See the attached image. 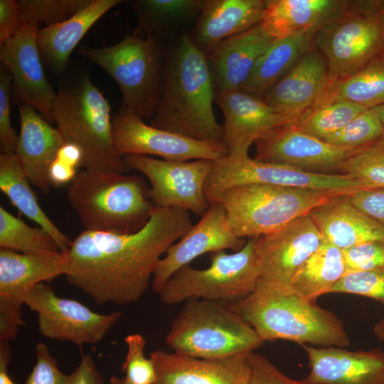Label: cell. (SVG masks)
Segmentation results:
<instances>
[{
  "instance_id": "816d5d0a",
  "label": "cell",
  "mask_w": 384,
  "mask_h": 384,
  "mask_svg": "<svg viewBox=\"0 0 384 384\" xmlns=\"http://www.w3.org/2000/svg\"><path fill=\"white\" fill-rule=\"evenodd\" d=\"M373 332L380 341H384V318L375 325Z\"/></svg>"
},
{
  "instance_id": "2e32d148",
  "label": "cell",
  "mask_w": 384,
  "mask_h": 384,
  "mask_svg": "<svg viewBox=\"0 0 384 384\" xmlns=\"http://www.w3.org/2000/svg\"><path fill=\"white\" fill-rule=\"evenodd\" d=\"M324 237L306 215L267 235L255 238L257 285L288 286Z\"/></svg>"
},
{
  "instance_id": "4fadbf2b",
  "label": "cell",
  "mask_w": 384,
  "mask_h": 384,
  "mask_svg": "<svg viewBox=\"0 0 384 384\" xmlns=\"http://www.w3.org/2000/svg\"><path fill=\"white\" fill-rule=\"evenodd\" d=\"M123 159L130 169L148 178V198L155 206L180 208L201 216L208 209L204 186L214 161H166L146 155H127Z\"/></svg>"
},
{
  "instance_id": "74e56055",
  "label": "cell",
  "mask_w": 384,
  "mask_h": 384,
  "mask_svg": "<svg viewBox=\"0 0 384 384\" xmlns=\"http://www.w3.org/2000/svg\"><path fill=\"white\" fill-rule=\"evenodd\" d=\"M26 23L46 26L63 22L88 6L93 0H17Z\"/></svg>"
},
{
  "instance_id": "bcb514c9",
  "label": "cell",
  "mask_w": 384,
  "mask_h": 384,
  "mask_svg": "<svg viewBox=\"0 0 384 384\" xmlns=\"http://www.w3.org/2000/svg\"><path fill=\"white\" fill-rule=\"evenodd\" d=\"M246 356L251 371L250 384H310L289 378L262 354L251 351Z\"/></svg>"
},
{
  "instance_id": "f546056e",
  "label": "cell",
  "mask_w": 384,
  "mask_h": 384,
  "mask_svg": "<svg viewBox=\"0 0 384 384\" xmlns=\"http://www.w3.org/2000/svg\"><path fill=\"white\" fill-rule=\"evenodd\" d=\"M351 1L267 0L261 25L275 39L318 30L338 17Z\"/></svg>"
},
{
  "instance_id": "7a4b0ae2",
  "label": "cell",
  "mask_w": 384,
  "mask_h": 384,
  "mask_svg": "<svg viewBox=\"0 0 384 384\" xmlns=\"http://www.w3.org/2000/svg\"><path fill=\"white\" fill-rule=\"evenodd\" d=\"M215 96L206 55L185 33L165 47L163 95L149 124L198 141L221 142Z\"/></svg>"
},
{
  "instance_id": "60d3db41",
  "label": "cell",
  "mask_w": 384,
  "mask_h": 384,
  "mask_svg": "<svg viewBox=\"0 0 384 384\" xmlns=\"http://www.w3.org/2000/svg\"><path fill=\"white\" fill-rule=\"evenodd\" d=\"M127 352L122 365L124 378L130 384H154L156 380L154 363L151 358L144 356L146 339L139 334L124 338Z\"/></svg>"
},
{
  "instance_id": "ffe728a7",
  "label": "cell",
  "mask_w": 384,
  "mask_h": 384,
  "mask_svg": "<svg viewBox=\"0 0 384 384\" xmlns=\"http://www.w3.org/2000/svg\"><path fill=\"white\" fill-rule=\"evenodd\" d=\"M214 103L224 116L221 143L229 155L248 154L258 137L274 127L293 123L262 98L238 90L215 95Z\"/></svg>"
},
{
  "instance_id": "d590c367",
  "label": "cell",
  "mask_w": 384,
  "mask_h": 384,
  "mask_svg": "<svg viewBox=\"0 0 384 384\" xmlns=\"http://www.w3.org/2000/svg\"><path fill=\"white\" fill-rule=\"evenodd\" d=\"M366 110L350 102H334L309 111L294 124L300 130L324 140Z\"/></svg>"
},
{
  "instance_id": "ab89813d",
  "label": "cell",
  "mask_w": 384,
  "mask_h": 384,
  "mask_svg": "<svg viewBox=\"0 0 384 384\" xmlns=\"http://www.w3.org/2000/svg\"><path fill=\"white\" fill-rule=\"evenodd\" d=\"M331 293L366 297L384 306V265L369 270L346 273L327 292Z\"/></svg>"
},
{
  "instance_id": "9c48e42d",
  "label": "cell",
  "mask_w": 384,
  "mask_h": 384,
  "mask_svg": "<svg viewBox=\"0 0 384 384\" xmlns=\"http://www.w3.org/2000/svg\"><path fill=\"white\" fill-rule=\"evenodd\" d=\"M380 1H351L338 17L316 31L314 48L326 60L329 85L350 77L384 53Z\"/></svg>"
},
{
  "instance_id": "52a82bcc",
  "label": "cell",
  "mask_w": 384,
  "mask_h": 384,
  "mask_svg": "<svg viewBox=\"0 0 384 384\" xmlns=\"http://www.w3.org/2000/svg\"><path fill=\"white\" fill-rule=\"evenodd\" d=\"M165 47L154 38L127 33L112 46L82 45L78 52L115 81L122 93L121 107L144 119L156 114L161 100Z\"/></svg>"
},
{
  "instance_id": "8d00e7d4",
  "label": "cell",
  "mask_w": 384,
  "mask_h": 384,
  "mask_svg": "<svg viewBox=\"0 0 384 384\" xmlns=\"http://www.w3.org/2000/svg\"><path fill=\"white\" fill-rule=\"evenodd\" d=\"M383 136L380 119L373 109H368L323 141L340 146L360 148L378 142Z\"/></svg>"
},
{
  "instance_id": "4316f807",
  "label": "cell",
  "mask_w": 384,
  "mask_h": 384,
  "mask_svg": "<svg viewBox=\"0 0 384 384\" xmlns=\"http://www.w3.org/2000/svg\"><path fill=\"white\" fill-rule=\"evenodd\" d=\"M308 215L324 238L341 250L368 242H384V226L359 210L348 194L332 197Z\"/></svg>"
},
{
  "instance_id": "c3c4849f",
  "label": "cell",
  "mask_w": 384,
  "mask_h": 384,
  "mask_svg": "<svg viewBox=\"0 0 384 384\" xmlns=\"http://www.w3.org/2000/svg\"><path fill=\"white\" fill-rule=\"evenodd\" d=\"M26 25L16 0H0V46Z\"/></svg>"
},
{
  "instance_id": "7dc6e473",
  "label": "cell",
  "mask_w": 384,
  "mask_h": 384,
  "mask_svg": "<svg viewBox=\"0 0 384 384\" xmlns=\"http://www.w3.org/2000/svg\"><path fill=\"white\" fill-rule=\"evenodd\" d=\"M348 197L359 210L384 226V188L358 190Z\"/></svg>"
},
{
  "instance_id": "ac0fdd59",
  "label": "cell",
  "mask_w": 384,
  "mask_h": 384,
  "mask_svg": "<svg viewBox=\"0 0 384 384\" xmlns=\"http://www.w3.org/2000/svg\"><path fill=\"white\" fill-rule=\"evenodd\" d=\"M254 144L257 161L287 165L314 173L341 170L343 164L363 148L329 144L300 130L294 123L269 130Z\"/></svg>"
},
{
  "instance_id": "d4e9b609",
  "label": "cell",
  "mask_w": 384,
  "mask_h": 384,
  "mask_svg": "<svg viewBox=\"0 0 384 384\" xmlns=\"http://www.w3.org/2000/svg\"><path fill=\"white\" fill-rule=\"evenodd\" d=\"M20 133L15 154L31 183L47 194L51 186L49 169L65 140L36 110L20 104Z\"/></svg>"
},
{
  "instance_id": "f6af8a7d",
  "label": "cell",
  "mask_w": 384,
  "mask_h": 384,
  "mask_svg": "<svg viewBox=\"0 0 384 384\" xmlns=\"http://www.w3.org/2000/svg\"><path fill=\"white\" fill-rule=\"evenodd\" d=\"M36 362L24 384H66L68 375L58 367L48 346L38 342L35 346Z\"/></svg>"
},
{
  "instance_id": "30bf717a",
  "label": "cell",
  "mask_w": 384,
  "mask_h": 384,
  "mask_svg": "<svg viewBox=\"0 0 384 384\" xmlns=\"http://www.w3.org/2000/svg\"><path fill=\"white\" fill-rule=\"evenodd\" d=\"M210 260L206 269L186 265L177 270L159 292L161 302L167 305L193 299L233 302L255 289L258 281L255 238L234 253L212 252Z\"/></svg>"
},
{
  "instance_id": "9f6ffc18",
  "label": "cell",
  "mask_w": 384,
  "mask_h": 384,
  "mask_svg": "<svg viewBox=\"0 0 384 384\" xmlns=\"http://www.w3.org/2000/svg\"><path fill=\"white\" fill-rule=\"evenodd\" d=\"M380 8H381L382 14L384 16V0L380 1Z\"/></svg>"
},
{
  "instance_id": "d6986e66",
  "label": "cell",
  "mask_w": 384,
  "mask_h": 384,
  "mask_svg": "<svg viewBox=\"0 0 384 384\" xmlns=\"http://www.w3.org/2000/svg\"><path fill=\"white\" fill-rule=\"evenodd\" d=\"M245 244V240L238 237L230 226L223 206L218 202L211 203L201 220L171 245L161 258L153 276L151 289L159 294L177 270L200 255L226 249L237 252Z\"/></svg>"
},
{
  "instance_id": "83f0119b",
  "label": "cell",
  "mask_w": 384,
  "mask_h": 384,
  "mask_svg": "<svg viewBox=\"0 0 384 384\" xmlns=\"http://www.w3.org/2000/svg\"><path fill=\"white\" fill-rule=\"evenodd\" d=\"M125 4L137 20L131 34L143 39L152 38L167 46L189 33L206 0H129Z\"/></svg>"
},
{
  "instance_id": "484cf974",
  "label": "cell",
  "mask_w": 384,
  "mask_h": 384,
  "mask_svg": "<svg viewBox=\"0 0 384 384\" xmlns=\"http://www.w3.org/2000/svg\"><path fill=\"white\" fill-rule=\"evenodd\" d=\"M263 0H206L188 35L204 54L223 40L261 23Z\"/></svg>"
},
{
  "instance_id": "db71d44e",
  "label": "cell",
  "mask_w": 384,
  "mask_h": 384,
  "mask_svg": "<svg viewBox=\"0 0 384 384\" xmlns=\"http://www.w3.org/2000/svg\"><path fill=\"white\" fill-rule=\"evenodd\" d=\"M110 384H130L125 378H119L116 376H112L110 378Z\"/></svg>"
},
{
  "instance_id": "5b68a950",
  "label": "cell",
  "mask_w": 384,
  "mask_h": 384,
  "mask_svg": "<svg viewBox=\"0 0 384 384\" xmlns=\"http://www.w3.org/2000/svg\"><path fill=\"white\" fill-rule=\"evenodd\" d=\"M111 107L87 74L61 82L53 118L65 142L78 146L85 169L126 174L131 169L115 151Z\"/></svg>"
},
{
  "instance_id": "11a10c76",
  "label": "cell",
  "mask_w": 384,
  "mask_h": 384,
  "mask_svg": "<svg viewBox=\"0 0 384 384\" xmlns=\"http://www.w3.org/2000/svg\"><path fill=\"white\" fill-rule=\"evenodd\" d=\"M375 147L384 154V138L374 143Z\"/></svg>"
},
{
  "instance_id": "44dd1931",
  "label": "cell",
  "mask_w": 384,
  "mask_h": 384,
  "mask_svg": "<svg viewBox=\"0 0 384 384\" xmlns=\"http://www.w3.org/2000/svg\"><path fill=\"white\" fill-rule=\"evenodd\" d=\"M309 359L310 384H384V351L302 344Z\"/></svg>"
},
{
  "instance_id": "3957f363",
  "label": "cell",
  "mask_w": 384,
  "mask_h": 384,
  "mask_svg": "<svg viewBox=\"0 0 384 384\" xmlns=\"http://www.w3.org/2000/svg\"><path fill=\"white\" fill-rule=\"evenodd\" d=\"M228 305L264 342L282 339L324 347L350 345L344 325L334 312L289 286L257 285L251 294Z\"/></svg>"
},
{
  "instance_id": "7402d4cb",
  "label": "cell",
  "mask_w": 384,
  "mask_h": 384,
  "mask_svg": "<svg viewBox=\"0 0 384 384\" xmlns=\"http://www.w3.org/2000/svg\"><path fill=\"white\" fill-rule=\"evenodd\" d=\"M328 85L326 60L313 48L304 53L262 99L294 123L315 105Z\"/></svg>"
},
{
  "instance_id": "9a60e30c",
  "label": "cell",
  "mask_w": 384,
  "mask_h": 384,
  "mask_svg": "<svg viewBox=\"0 0 384 384\" xmlns=\"http://www.w3.org/2000/svg\"><path fill=\"white\" fill-rule=\"evenodd\" d=\"M114 146L117 154L155 155L166 161H216L228 154L221 142H201L146 124L120 107L112 116Z\"/></svg>"
},
{
  "instance_id": "5bb4252c",
  "label": "cell",
  "mask_w": 384,
  "mask_h": 384,
  "mask_svg": "<svg viewBox=\"0 0 384 384\" xmlns=\"http://www.w3.org/2000/svg\"><path fill=\"white\" fill-rule=\"evenodd\" d=\"M24 304L37 314L43 336L73 342L80 348L102 341L122 316L119 311L98 314L78 300L59 297L51 285L45 282L38 284L28 293Z\"/></svg>"
},
{
  "instance_id": "ee69618b",
  "label": "cell",
  "mask_w": 384,
  "mask_h": 384,
  "mask_svg": "<svg viewBox=\"0 0 384 384\" xmlns=\"http://www.w3.org/2000/svg\"><path fill=\"white\" fill-rule=\"evenodd\" d=\"M81 161L80 149L73 144L65 142L49 169L51 186L58 187L70 183L77 175V168L81 166Z\"/></svg>"
},
{
  "instance_id": "d6a6232c",
  "label": "cell",
  "mask_w": 384,
  "mask_h": 384,
  "mask_svg": "<svg viewBox=\"0 0 384 384\" xmlns=\"http://www.w3.org/2000/svg\"><path fill=\"white\" fill-rule=\"evenodd\" d=\"M347 273L342 250L324 239L305 260L288 285L305 299L316 302Z\"/></svg>"
},
{
  "instance_id": "8fae6325",
  "label": "cell",
  "mask_w": 384,
  "mask_h": 384,
  "mask_svg": "<svg viewBox=\"0 0 384 384\" xmlns=\"http://www.w3.org/2000/svg\"><path fill=\"white\" fill-rule=\"evenodd\" d=\"M262 183L350 194L364 189L350 176L314 173L279 164L267 163L245 155H229L214 161L204 186L209 203L225 191L239 185Z\"/></svg>"
},
{
  "instance_id": "277c9868",
  "label": "cell",
  "mask_w": 384,
  "mask_h": 384,
  "mask_svg": "<svg viewBox=\"0 0 384 384\" xmlns=\"http://www.w3.org/2000/svg\"><path fill=\"white\" fill-rule=\"evenodd\" d=\"M149 189L139 175L85 169L67 196L85 230L131 234L147 224L155 207Z\"/></svg>"
},
{
  "instance_id": "6da1fadb",
  "label": "cell",
  "mask_w": 384,
  "mask_h": 384,
  "mask_svg": "<svg viewBox=\"0 0 384 384\" xmlns=\"http://www.w3.org/2000/svg\"><path fill=\"white\" fill-rule=\"evenodd\" d=\"M192 225L189 211L155 206L137 233L85 230L68 251L66 281L98 304L137 302L149 287L161 255Z\"/></svg>"
},
{
  "instance_id": "681fc988",
  "label": "cell",
  "mask_w": 384,
  "mask_h": 384,
  "mask_svg": "<svg viewBox=\"0 0 384 384\" xmlns=\"http://www.w3.org/2000/svg\"><path fill=\"white\" fill-rule=\"evenodd\" d=\"M66 384H105L90 353L82 354L78 366L68 375Z\"/></svg>"
},
{
  "instance_id": "836d02e7",
  "label": "cell",
  "mask_w": 384,
  "mask_h": 384,
  "mask_svg": "<svg viewBox=\"0 0 384 384\" xmlns=\"http://www.w3.org/2000/svg\"><path fill=\"white\" fill-rule=\"evenodd\" d=\"M339 101L350 102L366 109L384 104V53L350 77L330 83L309 111Z\"/></svg>"
},
{
  "instance_id": "603a6c76",
  "label": "cell",
  "mask_w": 384,
  "mask_h": 384,
  "mask_svg": "<svg viewBox=\"0 0 384 384\" xmlns=\"http://www.w3.org/2000/svg\"><path fill=\"white\" fill-rule=\"evenodd\" d=\"M276 40L259 23L223 40L206 52L215 95L238 90Z\"/></svg>"
},
{
  "instance_id": "b9f144b4",
  "label": "cell",
  "mask_w": 384,
  "mask_h": 384,
  "mask_svg": "<svg viewBox=\"0 0 384 384\" xmlns=\"http://www.w3.org/2000/svg\"><path fill=\"white\" fill-rule=\"evenodd\" d=\"M12 77L9 69L0 64V148L1 153H15L18 135L11 125L10 107L11 102Z\"/></svg>"
},
{
  "instance_id": "7bdbcfd3",
  "label": "cell",
  "mask_w": 384,
  "mask_h": 384,
  "mask_svg": "<svg viewBox=\"0 0 384 384\" xmlns=\"http://www.w3.org/2000/svg\"><path fill=\"white\" fill-rule=\"evenodd\" d=\"M342 251L347 272L369 270L384 265V242H368Z\"/></svg>"
},
{
  "instance_id": "e575fe53",
  "label": "cell",
  "mask_w": 384,
  "mask_h": 384,
  "mask_svg": "<svg viewBox=\"0 0 384 384\" xmlns=\"http://www.w3.org/2000/svg\"><path fill=\"white\" fill-rule=\"evenodd\" d=\"M0 247L24 254L60 251L54 240L41 228H32L0 207Z\"/></svg>"
},
{
  "instance_id": "1f68e13d",
  "label": "cell",
  "mask_w": 384,
  "mask_h": 384,
  "mask_svg": "<svg viewBox=\"0 0 384 384\" xmlns=\"http://www.w3.org/2000/svg\"><path fill=\"white\" fill-rule=\"evenodd\" d=\"M27 175L15 153L0 154V189L22 214L37 223L68 252L72 241L50 220L40 206Z\"/></svg>"
},
{
  "instance_id": "4dcf8cb0",
  "label": "cell",
  "mask_w": 384,
  "mask_h": 384,
  "mask_svg": "<svg viewBox=\"0 0 384 384\" xmlns=\"http://www.w3.org/2000/svg\"><path fill=\"white\" fill-rule=\"evenodd\" d=\"M316 31L306 30L277 39L260 58L238 90L262 98L304 53L314 48Z\"/></svg>"
},
{
  "instance_id": "e0dca14e",
  "label": "cell",
  "mask_w": 384,
  "mask_h": 384,
  "mask_svg": "<svg viewBox=\"0 0 384 384\" xmlns=\"http://www.w3.org/2000/svg\"><path fill=\"white\" fill-rule=\"evenodd\" d=\"M40 23H26L0 46V62L10 71L11 103L33 107L49 124L54 122L53 107L57 92L45 75L37 44Z\"/></svg>"
},
{
  "instance_id": "f907efd6",
  "label": "cell",
  "mask_w": 384,
  "mask_h": 384,
  "mask_svg": "<svg viewBox=\"0 0 384 384\" xmlns=\"http://www.w3.org/2000/svg\"><path fill=\"white\" fill-rule=\"evenodd\" d=\"M12 348L8 340H0V384H16L9 374Z\"/></svg>"
},
{
  "instance_id": "cb8c5ba5",
  "label": "cell",
  "mask_w": 384,
  "mask_h": 384,
  "mask_svg": "<svg viewBox=\"0 0 384 384\" xmlns=\"http://www.w3.org/2000/svg\"><path fill=\"white\" fill-rule=\"evenodd\" d=\"M246 354L201 359L157 349L149 354L156 370L154 384H250Z\"/></svg>"
},
{
  "instance_id": "f5cc1de1",
  "label": "cell",
  "mask_w": 384,
  "mask_h": 384,
  "mask_svg": "<svg viewBox=\"0 0 384 384\" xmlns=\"http://www.w3.org/2000/svg\"><path fill=\"white\" fill-rule=\"evenodd\" d=\"M371 109H373L378 114L379 118L381 120V122H382L383 126V138H384V104H383L381 105H379V106H377V107H375L371 108Z\"/></svg>"
},
{
  "instance_id": "ba28073f",
  "label": "cell",
  "mask_w": 384,
  "mask_h": 384,
  "mask_svg": "<svg viewBox=\"0 0 384 384\" xmlns=\"http://www.w3.org/2000/svg\"><path fill=\"white\" fill-rule=\"evenodd\" d=\"M340 195L322 191L262 183L239 185L223 191L220 203L233 232L253 238L271 233L308 215L315 207Z\"/></svg>"
},
{
  "instance_id": "f1b7e54d",
  "label": "cell",
  "mask_w": 384,
  "mask_h": 384,
  "mask_svg": "<svg viewBox=\"0 0 384 384\" xmlns=\"http://www.w3.org/2000/svg\"><path fill=\"white\" fill-rule=\"evenodd\" d=\"M124 0H93L70 18L40 28L37 44L42 61L56 74L63 73L73 50L89 29L109 10Z\"/></svg>"
},
{
  "instance_id": "f35d334b",
  "label": "cell",
  "mask_w": 384,
  "mask_h": 384,
  "mask_svg": "<svg viewBox=\"0 0 384 384\" xmlns=\"http://www.w3.org/2000/svg\"><path fill=\"white\" fill-rule=\"evenodd\" d=\"M341 171L361 183L365 189L384 188V154L374 143L351 156Z\"/></svg>"
},
{
  "instance_id": "7c38bea8",
  "label": "cell",
  "mask_w": 384,
  "mask_h": 384,
  "mask_svg": "<svg viewBox=\"0 0 384 384\" xmlns=\"http://www.w3.org/2000/svg\"><path fill=\"white\" fill-rule=\"evenodd\" d=\"M68 252L24 254L0 248V340L14 339L26 324L21 306L39 283H51L68 268Z\"/></svg>"
},
{
  "instance_id": "8992f818",
  "label": "cell",
  "mask_w": 384,
  "mask_h": 384,
  "mask_svg": "<svg viewBox=\"0 0 384 384\" xmlns=\"http://www.w3.org/2000/svg\"><path fill=\"white\" fill-rule=\"evenodd\" d=\"M264 343L228 304L198 299L185 302L166 338L174 353L201 359L245 354Z\"/></svg>"
}]
</instances>
